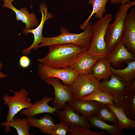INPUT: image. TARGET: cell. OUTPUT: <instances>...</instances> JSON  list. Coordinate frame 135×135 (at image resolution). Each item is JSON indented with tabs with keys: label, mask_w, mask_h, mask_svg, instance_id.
Listing matches in <instances>:
<instances>
[{
	"label": "cell",
	"mask_w": 135,
	"mask_h": 135,
	"mask_svg": "<svg viewBox=\"0 0 135 135\" xmlns=\"http://www.w3.org/2000/svg\"><path fill=\"white\" fill-rule=\"evenodd\" d=\"M52 97L45 96L41 100L36 102L32 106L20 111V114L26 117H33L35 116L43 113H50L54 114L57 109L48 105V103L53 100Z\"/></svg>",
	"instance_id": "4fadbf2b"
},
{
	"label": "cell",
	"mask_w": 135,
	"mask_h": 135,
	"mask_svg": "<svg viewBox=\"0 0 135 135\" xmlns=\"http://www.w3.org/2000/svg\"><path fill=\"white\" fill-rule=\"evenodd\" d=\"M39 12L42 14V18L40 24L34 29H24L22 31L23 33L26 34H28L30 33H32L34 38L32 44L28 48L22 51V53L24 54H29L30 53L31 50L32 49L36 50L37 49L43 37L42 31L45 22L48 20L53 18L52 14L48 11V6L44 3L40 4Z\"/></svg>",
	"instance_id": "30bf717a"
},
{
	"label": "cell",
	"mask_w": 135,
	"mask_h": 135,
	"mask_svg": "<svg viewBox=\"0 0 135 135\" xmlns=\"http://www.w3.org/2000/svg\"><path fill=\"white\" fill-rule=\"evenodd\" d=\"M100 82L90 73L79 74L70 86L74 99L80 100L100 90Z\"/></svg>",
	"instance_id": "52a82bcc"
},
{
	"label": "cell",
	"mask_w": 135,
	"mask_h": 135,
	"mask_svg": "<svg viewBox=\"0 0 135 135\" xmlns=\"http://www.w3.org/2000/svg\"><path fill=\"white\" fill-rule=\"evenodd\" d=\"M3 66V64L2 62H0V80L1 78H4L7 76V75L6 74H4L3 72L0 71Z\"/></svg>",
	"instance_id": "4dcf8cb0"
},
{
	"label": "cell",
	"mask_w": 135,
	"mask_h": 135,
	"mask_svg": "<svg viewBox=\"0 0 135 135\" xmlns=\"http://www.w3.org/2000/svg\"><path fill=\"white\" fill-rule=\"evenodd\" d=\"M112 19V15L107 14L93 24V36L87 52L98 60L107 58L110 53L107 47L105 37L107 28Z\"/></svg>",
	"instance_id": "3957f363"
},
{
	"label": "cell",
	"mask_w": 135,
	"mask_h": 135,
	"mask_svg": "<svg viewBox=\"0 0 135 135\" xmlns=\"http://www.w3.org/2000/svg\"><path fill=\"white\" fill-rule=\"evenodd\" d=\"M121 107L128 117L131 120L135 118V90L130 92L123 100Z\"/></svg>",
	"instance_id": "484cf974"
},
{
	"label": "cell",
	"mask_w": 135,
	"mask_h": 135,
	"mask_svg": "<svg viewBox=\"0 0 135 135\" xmlns=\"http://www.w3.org/2000/svg\"><path fill=\"white\" fill-rule=\"evenodd\" d=\"M2 7L9 8L14 11L16 14V20H21L26 25L25 29H32L39 24L35 14L33 13H30L27 8L22 7L20 10L14 7L12 4H3Z\"/></svg>",
	"instance_id": "2e32d148"
},
{
	"label": "cell",
	"mask_w": 135,
	"mask_h": 135,
	"mask_svg": "<svg viewBox=\"0 0 135 135\" xmlns=\"http://www.w3.org/2000/svg\"><path fill=\"white\" fill-rule=\"evenodd\" d=\"M127 66L122 69H116L111 67L113 74H116L124 80L129 81L134 80L135 78V60L128 61Z\"/></svg>",
	"instance_id": "d4e9b609"
},
{
	"label": "cell",
	"mask_w": 135,
	"mask_h": 135,
	"mask_svg": "<svg viewBox=\"0 0 135 135\" xmlns=\"http://www.w3.org/2000/svg\"><path fill=\"white\" fill-rule=\"evenodd\" d=\"M122 0H109L110 4L118 5L120 4Z\"/></svg>",
	"instance_id": "1f68e13d"
},
{
	"label": "cell",
	"mask_w": 135,
	"mask_h": 135,
	"mask_svg": "<svg viewBox=\"0 0 135 135\" xmlns=\"http://www.w3.org/2000/svg\"><path fill=\"white\" fill-rule=\"evenodd\" d=\"M110 65L107 58L99 60L92 67L90 74L99 81L107 78L112 74Z\"/></svg>",
	"instance_id": "d6986e66"
},
{
	"label": "cell",
	"mask_w": 135,
	"mask_h": 135,
	"mask_svg": "<svg viewBox=\"0 0 135 135\" xmlns=\"http://www.w3.org/2000/svg\"><path fill=\"white\" fill-rule=\"evenodd\" d=\"M38 74L41 79L46 81L50 78L61 80L64 84L70 86L79 74L69 68H55L40 64L38 66Z\"/></svg>",
	"instance_id": "ba28073f"
},
{
	"label": "cell",
	"mask_w": 135,
	"mask_h": 135,
	"mask_svg": "<svg viewBox=\"0 0 135 135\" xmlns=\"http://www.w3.org/2000/svg\"><path fill=\"white\" fill-rule=\"evenodd\" d=\"M46 81L54 89V97L52 102L54 107L58 109H62L66 102L74 99L70 86L62 84L59 79L50 78Z\"/></svg>",
	"instance_id": "9c48e42d"
},
{
	"label": "cell",
	"mask_w": 135,
	"mask_h": 135,
	"mask_svg": "<svg viewBox=\"0 0 135 135\" xmlns=\"http://www.w3.org/2000/svg\"><path fill=\"white\" fill-rule=\"evenodd\" d=\"M135 5V0L121 4L115 14L114 20L108 25L106 31L105 40L109 53L122 41L127 14L130 8Z\"/></svg>",
	"instance_id": "277c9868"
},
{
	"label": "cell",
	"mask_w": 135,
	"mask_h": 135,
	"mask_svg": "<svg viewBox=\"0 0 135 135\" xmlns=\"http://www.w3.org/2000/svg\"><path fill=\"white\" fill-rule=\"evenodd\" d=\"M109 1V0H89L88 3L92 6V11L88 18L80 25V28L82 30L85 29L94 14H95V18L97 20L104 16L106 11V6Z\"/></svg>",
	"instance_id": "44dd1931"
},
{
	"label": "cell",
	"mask_w": 135,
	"mask_h": 135,
	"mask_svg": "<svg viewBox=\"0 0 135 135\" xmlns=\"http://www.w3.org/2000/svg\"><path fill=\"white\" fill-rule=\"evenodd\" d=\"M28 94L26 90L22 89L18 91H14L13 96L7 94L3 97L4 103L8 106V110L6 120L0 123L1 126L9 123L15 115L23 109L28 108L32 106L33 104L28 97Z\"/></svg>",
	"instance_id": "8992f818"
},
{
	"label": "cell",
	"mask_w": 135,
	"mask_h": 135,
	"mask_svg": "<svg viewBox=\"0 0 135 135\" xmlns=\"http://www.w3.org/2000/svg\"><path fill=\"white\" fill-rule=\"evenodd\" d=\"M26 118L28 124L29 126L37 127L42 133L52 134L56 124L54 123L53 119L51 115L46 114L40 118L33 117Z\"/></svg>",
	"instance_id": "ac0fdd59"
},
{
	"label": "cell",
	"mask_w": 135,
	"mask_h": 135,
	"mask_svg": "<svg viewBox=\"0 0 135 135\" xmlns=\"http://www.w3.org/2000/svg\"><path fill=\"white\" fill-rule=\"evenodd\" d=\"M87 120L90 126L106 131L111 135H123V129L118 123L113 125H110L104 120L95 115L88 118Z\"/></svg>",
	"instance_id": "ffe728a7"
},
{
	"label": "cell",
	"mask_w": 135,
	"mask_h": 135,
	"mask_svg": "<svg viewBox=\"0 0 135 135\" xmlns=\"http://www.w3.org/2000/svg\"><path fill=\"white\" fill-rule=\"evenodd\" d=\"M125 20L124 32L122 42L127 49L135 54V8H130Z\"/></svg>",
	"instance_id": "7c38bea8"
},
{
	"label": "cell",
	"mask_w": 135,
	"mask_h": 135,
	"mask_svg": "<svg viewBox=\"0 0 135 135\" xmlns=\"http://www.w3.org/2000/svg\"><path fill=\"white\" fill-rule=\"evenodd\" d=\"M80 100L95 101L106 104L114 105V98L113 96L107 92L100 90Z\"/></svg>",
	"instance_id": "cb8c5ba5"
},
{
	"label": "cell",
	"mask_w": 135,
	"mask_h": 135,
	"mask_svg": "<svg viewBox=\"0 0 135 135\" xmlns=\"http://www.w3.org/2000/svg\"><path fill=\"white\" fill-rule=\"evenodd\" d=\"M57 109L56 112L60 122L69 126L78 125L89 129L91 126L89 122L82 116L76 112L68 104H66L64 108Z\"/></svg>",
	"instance_id": "8fae6325"
},
{
	"label": "cell",
	"mask_w": 135,
	"mask_h": 135,
	"mask_svg": "<svg viewBox=\"0 0 135 135\" xmlns=\"http://www.w3.org/2000/svg\"><path fill=\"white\" fill-rule=\"evenodd\" d=\"M48 47V54L44 57L38 59V61L44 65L55 68H70L87 50L70 43L54 44Z\"/></svg>",
	"instance_id": "6da1fadb"
},
{
	"label": "cell",
	"mask_w": 135,
	"mask_h": 135,
	"mask_svg": "<svg viewBox=\"0 0 135 135\" xmlns=\"http://www.w3.org/2000/svg\"><path fill=\"white\" fill-rule=\"evenodd\" d=\"M100 90L111 94L116 106L121 107L122 102L128 94L135 90V80L127 81L112 73L109 77L100 82Z\"/></svg>",
	"instance_id": "5b68a950"
},
{
	"label": "cell",
	"mask_w": 135,
	"mask_h": 135,
	"mask_svg": "<svg viewBox=\"0 0 135 135\" xmlns=\"http://www.w3.org/2000/svg\"><path fill=\"white\" fill-rule=\"evenodd\" d=\"M107 58L110 64L114 66L135 60L134 54L127 49L122 41L110 53Z\"/></svg>",
	"instance_id": "9a60e30c"
},
{
	"label": "cell",
	"mask_w": 135,
	"mask_h": 135,
	"mask_svg": "<svg viewBox=\"0 0 135 135\" xmlns=\"http://www.w3.org/2000/svg\"><path fill=\"white\" fill-rule=\"evenodd\" d=\"M130 0H122L120 2L121 4H126L127 2L130 1Z\"/></svg>",
	"instance_id": "836d02e7"
},
{
	"label": "cell",
	"mask_w": 135,
	"mask_h": 135,
	"mask_svg": "<svg viewBox=\"0 0 135 135\" xmlns=\"http://www.w3.org/2000/svg\"><path fill=\"white\" fill-rule=\"evenodd\" d=\"M107 105L114 112L119 124L123 129L128 130L135 128V121L129 118L121 107L114 105Z\"/></svg>",
	"instance_id": "603a6c76"
},
{
	"label": "cell",
	"mask_w": 135,
	"mask_h": 135,
	"mask_svg": "<svg viewBox=\"0 0 135 135\" xmlns=\"http://www.w3.org/2000/svg\"><path fill=\"white\" fill-rule=\"evenodd\" d=\"M4 2L3 4H12V2L15 0H3Z\"/></svg>",
	"instance_id": "d6a6232c"
},
{
	"label": "cell",
	"mask_w": 135,
	"mask_h": 135,
	"mask_svg": "<svg viewBox=\"0 0 135 135\" xmlns=\"http://www.w3.org/2000/svg\"><path fill=\"white\" fill-rule=\"evenodd\" d=\"M68 102L74 111L87 120L95 115L98 108L103 104L95 101L74 99Z\"/></svg>",
	"instance_id": "5bb4252c"
},
{
	"label": "cell",
	"mask_w": 135,
	"mask_h": 135,
	"mask_svg": "<svg viewBox=\"0 0 135 135\" xmlns=\"http://www.w3.org/2000/svg\"><path fill=\"white\" fill-rule=\"evenodd\" d=\"M19 64L20 66L23 68L28 67L31 64V60L30 58L27 56L23 55L20 58Z\"/></svg>",
	"instance_id": "f546056e"
},
{
	"label": "cell",
	"mask_w": 135,
	"mask_h": 135,
	"mask_svg": "<svg viewBox=\"0 0 135 135\" xmlns=\"http://www.w3.org/2000/svg\"><path fill=\"white\" fill-rule=\"evenodd\" d=\"M87 50L83 53L76 62L69 68L79 74L90 73L92 67L98 60L88 54Z\"/></svg>",
	"instance_id": "e0dca14e"
},
{
	"label": "cell",
	"mask_w": 135,
	"mask_h": 135,
	"mask_svg": "<svg viewBox=\"0 0 135 135\" xmlns=\"http://www.w3.org/2000/svg\"><path fill=\"white\" fill-rule=\"evenodd\" d=\"M69 126L64 122H60L56 124L52 131V135H65L68 132Z\"/></svg>",
	"instance_id": "f1b7e54d"
},
{
	"label": "cell",
	"mask_w": 135,
	"mask_h": 135,
	"mask_svg": "<svg viewBox=\"0 0 135 135\" xmlns=\"http://www.w3.org/2000/svg\"><path fill=\"white\" fill-rule=\"evenodd\" d=\"M5 126L4 130L8 133L10 130V127L15 128L17 131L18 135H32V134L29 133V131L30 127L28 124L26 118H23L20 119L14 117L12 120L9 123L4 125Z\"/></svg>",
	"instance_id": "7402d4cb"
},
{
	"label": "cell",
	"mask_w": 135,
	"mask_h": 135,
	"mask_svg": "<svg viewBox=\"0 0 135 135\" xmlns=\"http://www.w3.org/2000/svg\"><path fill=\"white\" fill-rule=\"evenodd\" d=\"M60 30L61 34L59 36L52 37H43L38 48L65 43L73 44L87 50L89 48L93 34L92 22H89L84 31L80 34L71 33L64 27H60Z\"/></svg>",
	"instance_id": "7a4b0ae2"
},
{
	"label": "cell",
	"mask_w": 135,
	"mask_h": 135,
	"mask_svg": "<svg viewBox=\"0 0 135 135\" xmlns=\"http://www.w3.org/2000/svg\"><path fill=\"white\" fill-rule=\"evenodd\" d=\"M84 126L75 125L69 126L68 134L70 135H105L103 131L93 132Z\"/></svg>",
	"instance_id": "83f0119b"
},
{
	"label": "cell",
	"mask_w": 135,
	"mask_h": 135,
	"mask_svg": "<svg viewBox=\"0 0 135 135\" xmlns=\"http://www.w3.org/2000/svg\"><path fill=\"white\" fill-rule=\"evenodd\" d=\"M95 115L102 120L113 124L118 123L114 113L107 104H102L96 110Z\"/></svg>",
	"instance_id": "4316f807"
}]
</instances>
